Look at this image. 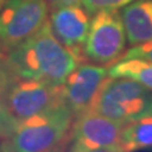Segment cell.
<instances>
[{
  "label": "cell",
  "mask_w": 152,
  "mask_h": 152,
  "mask_svg": "<svg viewBox=\"0 0 152 152\" xmlns=\"http://www.w3.org/2000/svg\"><path fill=\"white\" fill-rule=\"evenodd\" d=\"M5 61L17 79L36 80L61 86L80 62L65 48L48 20L37 33L5 53Z\"/></svg>",
  "instance_id": "cell-1"
},
{
  "label": "cell",
  "mask_w": 152,
  "mask_h": 152,
  "mask_svg": "<svg viewBox=\"0 0 152 152\" xmlns=\"http://www.w3.org/2000/svg\"><path fill=\"white\" fill-rule=\"evenodd\" d=\"M74 115L64 103L18 123L7 140L10 152H51L70 142Z\"/></svg>",
  "instance_id": "cell-2"
},
{
  "label": "cell",
  "mask_w": 152,
  "mask_h": 152,
  "mask_svg": "<svg viewBox=\"0 0 152 152\" xmlns=\"http://www.w3.org/2000/svg\"><path fill=\"white\" fill-rule=\"evenodd\" d=\"M152 90L127 77H108L90 110L123 124L150 115Z\"/></svg>",
  "instance_id": "cell-3"
},
{
  "label": "cell",
  "mask_w": 152,
  "mask_h": 152,
  "mask_svg": "<svg viewBox=\"0 0 152 152\" xmlns=\"http://www.w3.org/2000/svg\"><path fill=\"white\" fill-rule=\"evenodd\" d=\"M126 45L127 37L119 12L105 10L94 14L84 45L85 61L110 66L122 58Z\"/></svg>",
  "instance_id": "cell-4"
},
{
  "label": "cell",
  "mask_w": 152,
  "mask_h": 152,
  "mask_svg": "<svg viewBox=\"0 0 152 152\" xmlns=\"http://www.w3.org/2000/svg\"><path fill=\"white\" fill-rule=\"evenodd\" d=\"M48 0H5L0 9V43L8 52L48 20Z\"/></svg>",
  "instance_id": "cell-5"
},
{
  "label": "cell",
  "mask_w": 152,
  "mask_h": 152,
  "mask_svg": "<svg viewBox=\"0 0 152 152\" xmlns=\"http://www.w3.org/2000/svg\"><path fill=\"white\" fill-rule=\"evenodd\" d=\"M62 103L61 86L36 80L15 79L7 95V107L18 122L50 110Z\"/></svg>",
  "instance_id": "cell-6"
},
{
  "label": "cell",
  "mask_w": 152,
  "mask_h": 152,
  "mask_svg": "<svg viewBox=\"0 0 152 152\" xmlns=\"http://www.w3.org/2000/svg\"><path fill=\"white\" fill-rule=\"evenodd\" d=\"M108 77L105 66L81 62L61 85L62 103L72 113L74 118L89 112L99 89Z\"/></svg>",
  "instance_id": "cell-7"
},
{
  "label": "cell",
  "mask_w": 152,
  "mask_h": 152,
  "mask_svg": "<svg viewBox=\"0 0 152 152\" xmlns=\"http://www.w3.org/2000/svg\"><path fill=\"white\" fill-rule=\"evenodd\" d=\"M48 23L60 43L80 64L85 62L84 45L89 33L90 18L81 4L77 1L50 7Z\"/></svg>",
  "instance_id": "cell-8"
},
{
  "label": "cell",
  "mask_w": 152,
  "mask_h": 152,
  "mask_svg": "<svg viewBox=\"0 0 152 152\" xmlns=\"http://www.w3.org/2000/svg\"><path fill=\"white\" fill-rule=\"evenodd\" d=\"M123 123L95 113L85 112L74 119L70 133V148H118Z\"/></svg>",
  "instance_id": "cell-9"
},
{
  "label": "cell",
  "mask_w": 152,
  "mask_h": 152,
  "mask_svg": "<svg viewBox=\"0 0 152 152\" xmlns=\"http://www.w3.org/2000/svg\"><path fill=\"white\" fill-rule=\"evenodd\" d=\"M121 17L131 46L152 41V0H134L123 8Z\"/></svg>",
  "instance_id": "cell-10"
},
{
  "label": "cell",
  "mask_w": 152,
  "mask_h": 152,
  "mask_svg": "<svg viewBox=\"0 0 152 152\" xmlns=\"http://www.w3.org/2000/svg\"><path fill=\"white\" fill-rule=\"evenodd\" d=\"M118 150L119 152L152 151V115L126 123L122 129Z\"/></svg>",
  "instance_id": "cell-11"
},
{
  "label": "cell",
  "mask_w": 152,
  "mask_h": 152,
  "mask_svg": "<svg viewBox=\"0 0 152 152\" xmlns=\"http://www.w3.org/2000/svg\"><path fill=\"white\" fill-rule=\"evenodd\" d=\"M15 79L5 61V56H0V138L3 140H8L13 134L19 123L7 107V95Z\"/></svg>",
  "instance_id": "cell-12"
},
{
  "label": "cell",
  "mask_w": 152,
  "mask_h": 152,
  "mask_svg": "<svg viewBox=\"0 0 152 152\" xmlns=\"http://www.w3.org/2000/svg\"><path fill=\"white\" fill-rule=\"evenodd\" d=\"M109 77H127L152 90V62L137 58L119 60L108 69Z\"/></svg>",
  "instance_id": "cell-13"
},
{
  "label": "cell",
  "mask_w": 152,
  "mask_h": 152,
  "mask_svg": "<svg viewBox=\"0 0 152 152\" xmlns=\"http://www.w3.org/2000/svg\"><path fill=\"white\" fill-rule=\"evenodd\" d=\"M132 1L134 0H79V3L89 15H94L99 12L123 9Z\"/></svg>",
  "instance_id": "cell-14"
},
{
  "label": "cell",
  "mask_w": 152,
  "mask_h": 152,
  "mask_svg": "<svg viewBox=\"0 0 152 152\" xmlns=\"http://www.w3.org/2000/svg\"><path fill=\"white\" fill-rule=\"evenodd\" d=\"M128 58H137V60L152 62V41L143 45L132 46V48H129L123 53L121 60H128Z\"/></svg>",
  "instance_id": "cell-15"
},
{
  "label": "cell",
  "mask_w": 152,
  "mask_h": 152,
  "mask_svg": "<svg viewBox=\"0 0 152 152\" xmlns=\"http://www.w3.org/2000/svg\"><path fill=\"white\" fill-rule=\"evenodd\" d=\"M66 152H119L118 148H100V150H77V148H67Z\"/></svg>",
  "instance_id": "cell-16"
},
{
  "label": "cell",
  "mask_w": 152,
  "mask_h": 152,
  "mask_svg": "<svg viewBox=\"0 0 152 152\" xmlns=\"http://www.w3.org/2000/svg\"><path fill=\"white\" fill-rule=\"evenodd\" d=\"M79 0H48L50 5H60V4H70V3H77Z\"/></svg>",
  "instance_id": "cell-17"
},
{
  "label": "cell",
  "mask_w": 152,
  "mask_h": 152,
  "mask_svg": "<svg viewBox=\"0 0 152 152\" xmlns=\"http://www.w3.org/2000/svg\"><path fill=\"white\" fill-rule=\"evenodd\" d=\"M0 152H10V150H9V146H8V142H7V140L0 138Z\"/></svg>",
  "instance_id": "cell-18"
},
{
  "label": "cell",
  "mask_w": 152,
  "mask_h": 152,
  "mask_svg": "<svg viewBox=\"0 0 152 152\" xmlns=\"http://www.w3.org/2000/svg\"><path fill=\"white\" fill-rule=\"evenodd\" d=\"M5 53H7L5 48H4V47H3V45L0 43V56H5Z\"/></svg>",
  "instance_id": "cell-19"
},
{
  "label": "cell",
  "mask_w": 152,
  "mask_h": 152,
  "mask_svg": "<svg viewBox=\"0 0 152 152\" xmlns=\"http://www.w3.org/2000/svg\"><path fill=\"white\" fill-rule=\"evenodd\" d=\"M4 1H5V0H0V9H1V7H3V4H4Z\"/></svg>",
  "instance_id": "cell-20"
},
{
  "label": "cell",
  "mask_w": 152,
  "mask_h": 152,
  "mask_svg": "<svg viewBox=\"0 0 152 152\" xmlns=\"http://www.w3.org/2000/svg\"><path fill=\"white\" fill-rule=\"evenodd\" d=\"M150 115H152V108H151V114H150Z\"/></svg>",
  "instance_id": "cell-21"
}]
</instances>
